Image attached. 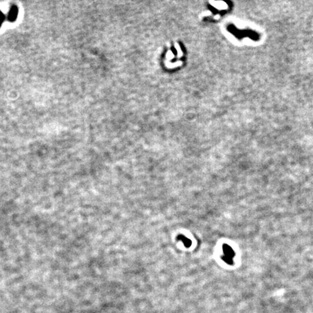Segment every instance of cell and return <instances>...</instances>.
I'll return each instance as SVG.
<instances>
[{"label":"cell","instance_id":"obj_1","mask_svg":"<svg viewBox=\"0 0 313 313\" xmlns=\"http://www.w3.org/2000/svg\"><path fill=\"white\" fill-rule=\"evenodd\" d=\"M223 253H224V256L223 257V259L226 263L229 264V265H231L233 264V257H234L235 253L233 252V249L230 247V246L227 245V244H224L223 247Z\"/></svg>","mask_w":313,"mask_h":313},{"label":"cell","instance_id":"obj_2","mask_svg":"<svg viewBox=\"0 0 313 313\" xmlns=\"http://www.w3.org/2000/svg\"><path fill=\"white\" fill-rule=\"evenodd\" d=\"M178 238L179 240H180V241H182V242L183 243V244H184L185 247H191V241L190 239H188V238H186V237H185V236H183V235H179L178 237Z\"/></svg>","mask_w":313,"mask_h":313}]
</instances>
